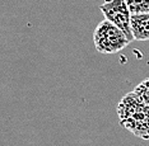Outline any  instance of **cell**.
I'll return each mask as SVG.
<instances>
[{
  "mask_svg": "<svg viewBox=\"0 0 149 146\" xmlns=\"http://www.w3.org/2000/svg\"><path fill=\"white\" fill-rule=\"evenodd\" d=\"M120 125L141 140H149V106L136 93L129 91L117 104Z\"/></svg>",
  "mask_w": 149,
  "mask_h": 146,
  "instance_id": "1",
  "label": "cell"
},
{
  "mask_svg": "<svg viewBox=\"0 0 149 146\" xmlns=\"http://www.w3.org/2000/svg\"><path fill=\"white\" fill-rule=\"evenodd\" d=\"M93 42L100 53L111 55L123 51L131 41L123 29H120L110 20L103 19L97 24L93 32Z\"/></svg>",
  "mask_w": 149,
  "mask_h": 146,
  "instance_id": "2",
  "label": "cell"
},
{
  "mask_svg": "<svg viewBox=\"0 0 149 146\" xmlns=\"http://www.w3.org/2000/svg\"><path fill=\"white\" fill-rule=\"evenodd\" d=\"M100 9L104 15V19L110 20L120 29H123L129 39L133 41L131 32V12L126 4V0H104L100 5Z\"/></svg>",
  "mask_w": 149,
  "mask_h": 146,
  "instance_id": "3",
  "label": "cell"
},
{
  "mask_svg": "<svg viewBox=\"0 0 149 146\" xmlns=\"http://www.w3.org/2000/svg\"><path fill=\"white\" fill-rule=\"evenodd\" d=\"M131 32L135 41H149V13L131 15Z\"/></svg>",
  "mask_w": 149,
  "mask_h": 146,
  "instance_id": "4",
  "label": "cell"
},
{
  "mask_svg": "<svg viewBox=\"0 0 149 146\" xmlns=\"http://www.w3.org/2000/svg\"><path fill=\"white\" fill-rule=\"evenodd\" d=\"M131 14L149 13V0H126Z\"/></svg>",
  "mask_w": 149,
  "mask_h": 146,
  "instance_id": "5",
  "label": "cell"
},
{
  "mask_svg": "<svg viewBox=\"0 0 149 146\" xmlns=\"http://www.w3.org/2000/svg\"><path fill=\"white\" fill-rule=\"evenodd\" d=\"M134 91L149 106V77L134 88Z\"/></svg>",
  "mask_w": 149,
  "mask_h": 146,
  "instance_id": "6",
  "label": "cell"
}]
</instances>
